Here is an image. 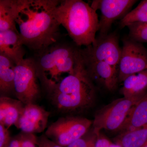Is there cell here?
<instances>
[{
  "label": "cell",
  "instance_id": "5bb4252c",
  "mask_svg": "<svg viewBox=\"0 0 147 147\" xmlns=\"http://www.w3.org/2000/svg\"><path fill=\"white\" fill-rule=\"evenodd\" d=\"M26 0H0V32L18 31L16 21Z\"/></svg>",
  "mask_w": 147,
  "mask_h": 147
},
{
  "label": "cell",
  "instance_id": "7a4b0ae2",
  "mask_svg": "<svg viewBox=\"0 0 147 147\" xmlns=\"http://www.w3.org/2000/svg\"><path fill=\"white\" fill-rule=\"evenodd\" d=\"M46 92L52 104L61 113H79L91 108L95 101L96 91L82 56L74 73L65 76Z\"/></svg>",
  "mask_w": 147,
  "mask_h": 147
},
{
  "label": "cell",
  "instance_id": "8992f818",
  "mask_svg": "<svg viewBox=\"0 0 147 147\" xmlns=\"http://www.w3.org/2000/svg\"><path fill=\"white\" fill-rule=\"evenodd\" d=\"M92 124L93 121L85 118L62 117L49 125L45 134L58 144L67 147L86 134Z\"/></svg>",
  "mask_w": 147,
  "mask_h": 147
},
{
  "label": "cell",
  "instance_id": "6da1fadb",
  "mask_svg": "<svg viewBox=\"0 0 147 147\" xmlns=\"http://www.w3.org/2000/svg\"><path fill=\"white\" fill-rule=\"evenodd\" d=\"M61 1L26 0L16 21L23 45L35 53L58 42L61 25L55 8Z\"/></svg>",
  "mask_w": 147,
  "mask_h": 147
},
{
  "label": "cell",
  "instance_id": "ba28073f",
  "mask_svg": "<svg viewBox=\"0 0 147 147\" xmlns=\"http://www.w3.org/2000/svg\"><path fill=\"white\" fill-rule=\"evenodd\" d=\"M80 52L84 60L103 62L118 69L122 48L115 32L98 36L91 45L80 48Z\"/></svg>",
  "mask_w": 147,
  "mask_h": 147
},
{
  "label": "cell",
  "instance_id": "52a82bcc",
  "mask_svg": "<svg viewBox=\"0 0 147 147\" xmlns=\"http://www.w3.org/2000/svg\"><path fill=\"white\" fill-rule=\"evenodd\" d=\"M140 100L123 97L102 108L95 116L92 124L93 131L97 134H100L102 129L119 131L131 108Z\"/></svg>",
  "mask_w": 147,
  "mask_h": 147
},
{
  "label": "cell",
  "instance_id": "8fae6325",
  "mask_svg": "<svg viewBox=\"0 0 147 147\" xmlns=\"http://www.w3.org/2000/svg\"><path fill=\"white\" fill-rule=\"evenodd\" d=\"M50 115V112L35 103L27 104L15 126L24 133H40L47 128Z\"/></svg>",
  "mask_w": 147,
  "mask_h": 147
},
{
  "label": "cell",
  "instance_id": "ffe728a7",
  "mask_svg": "<svg viewBox=\"0 0 147 147\" xmlns=\"http://www.w3.org/2000/svg\"><path fill=\"white\" fill-rule=\"evenodd\" d=\"M146 22H147V0H143L121 19L119 25L121 28H123L134 23Z\"/></svg>",
  "mask_w": 147,
  "mask_h": 147
},
{
  "label": "cell",
  "instance_id": "603a6c76",
  "mask_svg": "<svg viewBox=\"0 0 147 147\" xmlns=\"http://www.w3.org/2000/svg\"><path fill=\"white\" fill-rule=\"evenodd\" d=\"M21 147H36L37 146L38 137L34 134L23 132L19 136Z\"/></svg>",
  "mask_w": 147,
  "mask_h": 147
},
{
  "label": "cell",
  "instance_id": "30bf717a",
  "mask_svg": "<svg viewBox=\"0 0 147 147\" xmlns=\"http://www.w3.org/2000/svg\"><path fill=\"white\" fill-rule=\"evenodd\" d=\"M137 1L136 0H94L91 6L96 11L100 10L98 36L109 33L112 24L116 20L122 19Z\"/></svg>",
  "mask_w": 147,
  "mask_h": 147
},
{
  "label": "cell",
  "instance_id": "4316f807",
  "mask_svg": "<svg viewBox=\"0 0 147 147\" xmlns=\"http://www.w3.org/2000/svg\"><path fill=\"white\" fill-rule=\"evenodd\" d=\"M8 147H21V142L19 137L11 139Z\"/></svg>",
  "mask_w": 147,
  "mask_h": 147
},
{
  "label": "cell",
  "instance_id": "44dd1931",
  "mask_svg": "<svg viewBox=\"0 0 147 147\" xmlns=\"http://www.w3.org/2000/svg\"><path fill=\"white\" fill-rule=\"evenodd\" d=\"M129 38L139 42H147V22L131 24L127 26Z\"/></svg>",
  "mask_w": 147,
  "mask_h": 147
},
{
  "label": "cell",
  "instance_id": "7402d4cb",
  "mask_svg": "<svg viewBox=\"0 0 147 147\" xmlns=\"http://www.w3.org/2000/svg\"><path fill=\"white\" fill-rule=\"evenodd\" d=\"M84 136L77 139L67 147H90L97 140L98 134H96L93 131V134Z\"/></svg>",
  "mask_w": 147,
  "mask_h": 147
},
{
  "label": "cell",
  "instance_id": "5b68a950",
  "mask_svg": "<svg viewBox=\"0 0 147 147\" xmlns=\"http://www.w3.org/2000/svg\"><path fill=\"white\" fill-rule=\"evenodd\" d=\"M39 82L33 58H25L16 65L14 94L24 105L35 103L40 97Z\"/></svg>",
  "mask_w": 147,
  "mask_h": 147
},
{
  "label": "cell",
  "instance_id": "9a60e30c",
  "mask_svg": "<svg viewBox=\"0 0 147 147\" xmlns=\"http://www.w3.org/2000/svg\"><path fill=\"white\" fill-rule=\"evenodd\" d=\"M25 105L18 99L9 96L0 98V124L7 129L16 125L23 113Z\"/></svg>",
  "mask_w": 147,
  "mask_h": 147
},
{
  "label": "cell",
  "instance_id": "d6986e66",
  "mask_svg": "<svg viewBox=\"0 0 147 147\" xmlns=\"http://www.w3.org/2000/svg\"><path fill=\"white\" fill-rule=\"evenodd\" d=\"M114 141L122 147H142L147 141V125L119 133Z\"/></svg>",
  "mask_w": 147,
  "mask_h": 147
},
{
  "label": "cell",
  "instance_id": "3957f363",
  "mask_svg": "<svg viewBox=\"0 0 147 147\" xmlns=\"http://www.w3.org/2000/svg\"><path fill=\"white\" fill-rule=\"evenodd\" d=\"M56 18L77 47L91 45L99 30L96 11L82 0H62L55 8Z\"/></svg>",
  "mask_w": 147,
  "mask_h": 147
},
{
  "label": "cell",
  "instance_id": "2e32d148",
  "mask_svg": "<svg viewBox=\"0 0 147 147\" xmlns=\"http://www.w3.org/2000/svg\"><path fill=\"white\" fill-rule=\"evenodd\" d=\"M123 82L121 92L124 97L141 99L147 94V69L128 76Z\"/></svg>",
  "mask_w": 147,
  "mask_h": 147
},
{
  "label": "cell",
  "instance_id": "9c48e42d",
  "mask_svg": "<svg viewBox=\"0 0 147 147\" xmlns=\"http://www.w3.org/2000/svg\"><path fill=\"white\" fill-rule=\"evenodd\" d=\"M118 67L119 83L128 76L147 69V49L142 43L129 38L123 40Z\"/></svg>",
  "mask_w": 147,
  "mask_h": 147
},
{
  "label": "cell",
  "instance_id": "7c38bea8",
  "mask_svg": "<svg viewBox=\"0 0 147 147\" xmlns=\"http://www.w3.org/2000/svg\"><path fill=\"white\" fill-rule=\"evenodd\" d=\"M83 60L93 83L99 84L109 92H113L117 89L119 83L118 69L103 62Z\"/></svg>",
  "mask_w": 147,
  "mask_h": 147
},
{
  "label": "cell",
  "instance_id": "ac0fdd59",
  "mask_svg": "<svg viewBox=\"0 0 147 147\" xmlns=\"http://www.w3.org/2000/svg\"><path fill=\"white\" fill-rule=\"evenodd\" d=\"M16 64L10 58L0 54V93L1 96L14 94V79Z\"/></svg>",
  "mask_w": 147,
  "mask_h": 147
},
{
  "label": "cell",
  "instance_id": "e0dca14e",
  "mask_svg": "<svg viewBox=\"0 0 147 147\" xmlns=\"http://www.w3.org/2000/svg\"><path fill=\"white\" fill-rule=\"evenodd\" d=\"M147 125V94L132 107L119 132L133 130Z\"/></svg>",
  "mask_w": 147,
  "mask_h": 147
},
{
  "label": "cell",
  "instance_id": "d4e9b609",
  "mask_svg": "<svg viewBox=\"0 0 147 147\" xmlns=\"http://www.w3.org/2000/svg\"><path fill=\"white\" fill-rule=\"evenodd\" d=\"M38 147H63L50 140L45 134L38 138Z\"/></svg>",
  "mask_w": 147,
  "mask_h": 147
},
{
  "label": "cell",
  "instance_id": "f1b7e54d",
  "mask_svg": "<svg viewBox=\"0 0 147 147\" xmlns=\"http://www.w3.org/2000/svg\"><path fill=\"white\" fill-rule=\"evenodd\" d=\"M142 147H147V141Z\"/></svg>",
  "mask_w": 147,
  "mask_h": 147
},
{
  "label": "cell",
  "instance_id": "4fadbf2b",
  "mask_svg": "<svg viewBox=\"0 0 147 147\" xmlns=\"http://www.w3.org/2000/svg\"><path fill=\"white\" fill-rule=\"evenodd\" d=\"M24 46L19 32L8 30L0 32V54L10 58L16 65L25 59Z\"/></svg>",
  "mask_w": 147,
  "mask_h": 147
},
{
  "label": "cell",
  "instance_id": "cb8c5ba5",
  "mask_svg": "<svg viewBox=\"0 0 147 147\" xmlns=\"http://www.w3.org/2000/svg\"><path fill=\"white\" fill-rule=\"evenodd\" d=\"M11 139L8 129L0 124V147H8Z\"/></svg>",
  "mask_w": 147,
  "mask_h": 147
},
{
  "label": "cell",
  "instance_id": "277c9868",
  "mask_svg": "<svg viewBox=\"0 0 147 147\" xmlns=\"http://www.w3.org/2000/svg\"><path fill=\"white\" fill-rule=\"evenodd\" d=\"M35 54L37 74L45 91L64 78V74L74 73L82 57L75 44L59 42Z\"/></svg>",
  "mask_w": 147,
  "mask_h": 147
},
{
  "label": "cell",
  "instance_id": "484cf974",
  "mask_svg": "<svg viewBox=\"0 0 147 147\" xmlns=\"http://www.w3.org/2000/svg\"><path fill=\"white\" fill-rule=\"evenodd\" d=\"M111 143L112 142L105 137H100V134H99L94 147H110Z\"/></svg>",
  "mask_w": 147,
  "mask_h": 147
},
{
  "label": "cell",
  "instance_id": "83f0119b",
  "mask_svg": "<svg viewBox=\"0 0 147 147\" xmlns=\"http://www.w3.org/2000/svg\"><path fill=\"white\" fill-rule=\"evenodd\" d=\"M110 147H122L119 145L115 144V143H111Z\"/></svg>",
  "mask_w": 147,
  "mask_h": 147
}]
</instances>
